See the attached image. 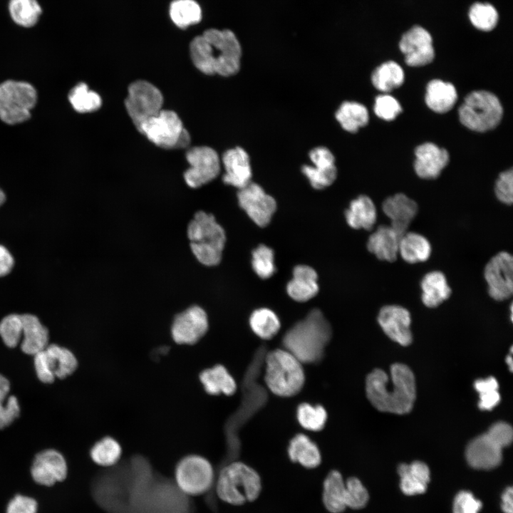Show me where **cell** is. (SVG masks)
<instances>
[{
  "label": "cell",
  "instance_id": "cell-1",
  "mask_svg": "<svg viewBox=\"0 0 513 513\" xmlns=\"http://www.w3.org/2000/svg\"><path fill=\"white\" fill-rule=\"evenodd\" d=\"M192 61L197 69L207 75H235L240 68L242 48L230 30L209 28L196 36L190 45Z\"/></svg>",
  "mask_w": 513,
  "mask_h": 513
},
{
  "label": "cell",
  "instance_id": "cell-2",
  "mask_svg": "<svg viewBox=\"0 0 513 513\" xmlns=\"http://www.w3.org/2000/svg\"><path fill=\"white\" fill-rule=\"evenodd\" d=\"M366 391L371 404L378 410L395 414L410 412L415 399V382L412 370L404 364L390 367V376L380 369L368 375Z\"/></svg>",
  "mask_w": 513,
  "mask_h": 513
},
{
  "label": "cell",
  "instance_id": "cell-3",
  "mask_svg": "<svg viewBox=\"0 0 513 513\" xmlns=\"http://www.w3.org/2000/svg\"><path fill=\"white\" fill-rule=\"evenodd\" d=\"M331 327L322 312L311 310L284 335L283 344L301 363L319 361L331 338Z\"/></svg>",
  "mask_w": 513,
  "mask_h": 513
},
{
  "label": "cell",
  "instance_id": "cell-4",
  "mask_svg": "<svg viewBox=\"0 0 513 513\" xmlns=\"http://www.w3.org/2000/svg\"><path fill=\"white\" fill-rule=\"evenodd\" d=\"M214 485L218 498L233 506L255 501L262 489L258 472L242 462H232L224 467Z\"/></svg>",
  "mask_w": 513,
  "mask_h": 513
},
{
  "label": "cell",
  "instance_id": "cell-5",
  "mask_svg": "<svg viewBox=\"0 0 513 513\" xmlns=\"http://www.w3.org/2000/svg\"><path fill=\"white\" fill-rule=\"evenodd\" d=\"M187 237L191 250L199 262L207 266L219 264L226 235L214 215L197 212L188 224Z\"/></svg>",
  "mask_w": 513,
  "mask_h": 513
},
{
  "label": "cell",
  "instance_id": "cell-6",
  "mask_svg": "<svg viewBox=\"0 0 513 513\" xmlns=\"http://www.w3.org/2000/svg\"><path fill=\"white\" fill-rule=\"evenodd\" d=\"M301 362L286 349L270 351L265 358L264 380L274 394L291 397L303 388L305 375Z\"/></svg>",
  "mask_w": 513,
  "mask_h": 513
},
{
  "label": "cell",
  "instance_id": "cell-7",
  "mask_svg": "<svg viewBox=\"0 0 513 513\" xmlns=\"http://www.w3.org/2000/svg\"><path fill=\"white\" fill-rule=\"evenodd\" d=\"M513 431L507 423L497 422L489 430L474 438L467 445L468 464L477 470H491L502 462V449L511 444Z\"/></svg>",
  "mask_w": 513,
  "mask_h": 513
},
{
  "label": "cell",
  "instance_id": "cell-8",
  "mask_svg": "<svg viewBox=\"0 0 513 513\" xmlns=\"http://www.w3.org/2000/svg\"><path fill=\"white\" fill-rule=\"evenodd\" d=\"M502 114V106L498 98L486 90L469 93L458 110L461 123L476 132H486L496 128Z\"/></svg>",
  "mask_w": 513,
  "mask_h": 513
},
{
  "label": "cell",
  "instance_id": "cell-9",
  "mask_svg": "<svg viewBox=\"0 0 513 513\" xmlns=\"http://www.w3.org/2000/svg\"><path fill=\"white\" fill-rule=\"evenodd\" d=\"M37 100V91L28 82L6 80L0 83V120L10 125L27 121Z\"/></svg>",
  "mask_w": 513,
  "mask_h": 513
},
{
  "label": "cell",
  "instance_id": "cell-10",
  "mask_svg": "<svg viewBox=\"0 0 513 513\" xmlns=\"http://www.w3.org/2000/svg\"><path fill=\"white\" fill-rule=\"evenodd\" d=\"M214 471L212 464L200 455L182 457L175 468L174 483L185 496L196 497L206 494L214 486Z\"/></svg>",
  "mask_w": 513,
  "mask_h": 513
},
{
  "label": "cell",
  "instance_id": "cell-11",
  "mask_svg": "<svg viewBox=\"0 0 513 513\" xmlns=\"http://www.w3.org/2000/svg\"><path fill=\"white\" fill-rule=\"evenodd\" d=\"M138 130L157 146L165 149L186 147L190 142L180 118L172 110L162 109Z\"/></svg>",
  "mask_w": 513,
  "mask_h": 513
},
{
  "label": "cell",
  "instance_id": "cell-12",
  "mask_svg": "<svg viewBox=\"0 0 513 513\" xmlns=\"http://www.w3.org/2000/svg\"><path fill=\"white\" fill-rule=\"evenodd\" d=\"M163 96L160 90L145 81H137L128 88L125 105L134 125L138 128L162 109Z\"/></svg>",
  "mask_w": 513,
  "mask_h": 513
},
{
  "label": "cell",
  "instance_id": "cell-13",
  "mask_svg": "<svg viewBox=\"0 0 513 513\" xmlns=\"http://www.w3.org/2000/svg\"><path fill=\"white\" fill-rule=\"evenodd\" d=\"M484 277L489 296L494 301H504L513 293V257L501 251L494 255L486 264Z\"/></svg>",
  "mask_w": 513,
  "mask_h": 513
},
{
  "label": "cell",
  "instance_id": "cell-14",
  "mask_svg": "<svg viewBox=\"0 0 513 513\" xmlns=\"http://www.w3.org/2000/svg\"><path fill=\"white\" fill-rule=\"evenodd\" d=\"M186 158L190 167L185 171L184 178L190 187H201L214 180L219 173V157L211 147H192L187 152Z\"/></svg>",
  "mask_w": 513,
  "mask_h": 513
},
{
  "label": "cell",
  "instance_id": "cell-15",
  "mask_svg": "<svg viewBox=\"0 0 513 513\" xmlns=\"http://www.w3.org/2000/svg\"><path fill=\"white\" fill-rule=\"evenodd\" d=\"M239 206L258 226L265 227L276 209L275 200L256 183L250 182L237 194Z\"/></svg>",
  "mask_w": 513,
  "mask_h": 513
},
{
  "label": "cell",
  "instance_id": "cell-16",
  "mask_svg": "<svg viewBox=\"0 0 513 513\" xmlns=\"http://www.w3.org/2000/svg\"><path fill=\"white\" fill-rule=\"evenodd\" d=\"M399 48L405 56V63L410 66L427 65L435 57L432 36L421 26H413L404 33L400 40Z\"/></svg>",
  "mask_w": 513,
  "mask_h": 513
},
{
  "label": "cell",
  "instance_id": "cell-17",
  "mask_svg": "<svg viewBox=\"0 0 513 513\" xmlns=\"http://www.w3.org/2000/svg\"><path fill=\"white\" fill-rule=\"evenodd\" d=\"M208 326L204 310L198 306H192L175 316L171 326V335L178 344L192 345L204 336Z\"/></svg>",
  "mask_w": 513,
  "mask_h": 513
},
{
  "label": "cell",
  "instance_id": "cell-18",
  "mask_svg": "<svg viewBox=\"0 0 513 513\" xmlns=\"http://www.w3.org/2000/svg\"><path fill=\"white\" fill-rule=\"evenodd\" d=\"M378 322L393 341L403 346L411 343V316L407 309L395 304L385 305L379 311Z\"/></svg>",
  "mask_w": 513,
  "mask_h": 513
},
{
  "label": "cell",
  "instance_id": "cell-19",
  "mask_svg": "<svg viewBox=\"0 0 513 513\" xmlns=\"http://www.w3.org/2000/svg\"><path fill=\"white\" fill-rule=\"evenodd\" d=\"M309 157L314 166L304 165L301 170L311 185L316 190L330 186L337 175L332 152L325 147H317L311 150Z\"/></svg>",
  "mask_w": 513,
  "mask_h": 513
},
{
  "label": "cell",
  "instance_id": "cell-20",
  "mask_svg": "<svg viewBox=\"0 0 513 513\" xmlns=\"http://www.w3.org/2000/svg\"><path fill=\"white\" fill-rule=\"evenodd\" d=\"M31 472L38 484L51 486L63 481L67 475V465L63 456L55 450H46L37 454Z\"/></svg>",
  "mask_w": 513,
  "mask_h": 513
},
{
  "label": "cell",
  "instance_id": "cell-21",
  "mask_svg": "<svg viewBox=\"0 0 513 513\" xmlns=\"http://www.w3.org/2000/svg\"><path fill=\"white\" fill-rule=\"evenodd\" d=\"M382 210L390 219L389 225L402 236L416 217L418 205L406 195L397 193L383 202Z\"/></svg>",
  "mask_w": 513,
  "mask_h": 513
},
{
  "label": "cell",
  "instance_id": "cell-22",
  "mask_svg": "<svg viewBox=\"0 0 513 513\" xmlns=\"http://www.w3.org/2000/svg\"><path fill=\"white\" fill-rule=\"evenodd\" d=\"M414 169L422 179L437 178L449 162L447 151L432 142L418 146L415 152Z\"/></svg>",
  "mask_w": 513,
  "mask_h": 513
},
{
  "label": "cell",
  "instance_id": "cell-23",
  "mask_svg": "<svg viewBox=\"0 0 513 513\" xmlns=\"http://www.w3.org/2000/svg\"><path fill=\"white\" fill-rule=\"evenodd\" d=\"M225 170L223 181L239 190L251 182L252 169L247 152L242 147H237L227 150L222 157Z\"/></svg>",
  "mask_w": 513,
  "mask_h": 513
},
{
  "label": "cell",
  "instance_id": "cell-24",
  "mask_svg": "<svg viewBox=\"0 0 513 513\" xmlns=\"http://www.w3.org/2000/svg\"><path fill=\"white\" fill-rule=\"evenodd\" d=\"M400 237L390 225H380L369 236L367 249L379 260L393 262L398 256Z\"/></svg>",
  "mask_w": 513,
  "mask_h": 513
},
{
  "label": "cell",
  "instance_id": "cell-25",
  "mask_svg": "<svg viewBox=\"0 0 513 513\" xmlns=\"http://www.w3.org/2000/svg\"><path fill=\"white\" fill-rule=\"evenodd\" d=\"M317 279V274L313 268L298 265L293 270V278L287 284V294L296 301H306L318 291Z\"/></svg>",
  "mask_w": 513,
  "mask_h": 513
},
{
  "label": "cell",
  "instance_id": "cell-26",
  "mask_svg": "<svg viewBox=\"0 0 513 513\" xmlns=\"http://www.w3.org/2000/svg\"><path fill=\"white\" fill-rule=\"evenodd\" d=\"M421 300L428 308H435L447 301L452 289L444 273L435 270L426 273L420 281Z\"/></svg>",
  "mask_w": 513,
  "mask_h": 513
},
{
  "label": "cell",
  "instance_id": "cell-27",
  "mask_svg": "<svg viewBox=\"0 0 513 513\" xmlns=\"http://www.w3.org/2000/svg\"><path fill=\"white\" fill-rule=\"evenodd\" d=\"M398 475L402 492L410 496L424 493L430 479L429 467L420 461H415L409 465L400 464L398 466Z\"/></svg>",
  "mask_w": 513,
  "mask_h": 513
},
{
  "label": "cell",
  "instance_id": "cell-28",
  "mask_svg": "<svg viewBox=\"0 0 513 513\" xmlns=\"http://www.w3.org/2000/svg\"><path fill=\"white\" fill-rule=\"evenodd\" d=\"M21 316L23 324L21 348L24 353L34 356L48 346V331L36 316L29 314Z\"/></svg>",
  "mask_w": 513,
  "mask_h": 513
},
{
  "label": "cell",
  "instance_id": "cell-29",
  "mask_svg": "<svg viewBox=\"0 0 513 513\" xmlns=\"http://www.w3.org/2000/svg\"><path fill=\"white\" fill-rule=\"evenodd\" d=\"M345 217L353 229L371 230L377 221L376 207L369 197L362 195L351 202Z\"/></svg>",
  "mask_w": 513,
  "mask_h": 513
},
{
  "label": "cell",
  "instance_id": "cell-30",
  "mask_svg": "<svg viewBox=\"0 0 513 513\" xmlns=\"http://www.w3.org/2000/svg\"><path fill=\"white\" fill-rule=\"evenodd\" d=\"M432 247L423 234L406 232L400 239L398 256L408 264H418L428 261L431 256Z\"/></svg>",
  "mask_w": 513,
  "mask_h": 513
},
{
  "label": "cell",
  "instance_id": "cell-31",
  "mask_svg": "<svg viewBox=\"0 0 513 513\" xmlns=\"http://www.w3.org/2000/svg\"><path fill=\"white\" fill-rule=\"evenodd\" d=\"M457 99V90L450 83L435 79L427 86L425 103L435 113H444L450 110Z\"/></svg>",
  "mask_w": 513,
  "mask_h": 513
},
{
  "label": "cell",
  "instance_id": "cell-32",
  "mask_svg": "<svg viewBox=\"0 0 513 513\" xmlns=\"http://www.w3.org/2000/svg\"><path fill=\"white\" fill-rule=\"evenodd\" d=\"M322 502L330 513H342L346 509L345 481L337 470H331L323 483Z\"/></svg>",
  "mask_w": 513,
  "mask_h": 513
},
{
  "label": "cell",
  "instance_id": "cell-33",
  "mask_svg": "<svg viewBox=\"0 0 513 513\" xmlns=\"http://www.w3.org/2000/svg\"><path fill=\"white\" fill-rule=\"evenodd\" d=\"M200 380L204 390L210 395H230L237 390L234 378L222 365H216L202 371Z\"/></svg>",
  "mask_w": 513,
  "mask_h": 513
},
{
  "label": "cell",
  "instance_id": "cell-34",
  "mask_svg": "<svg viewBox=\"0 0 513 513\" xmlns=\"http://www.w3.org/2000/svg\"><path fill=\"white\" fill-rule=\"evenodd\" d=\"M288 455L292 462L308 469L317 467L321 462L318 446L304 434H298L291 440Z\"/></svg>",
  "mask_w": 513,
  "mask_h": 513
},
{
  "label": "cell",
  "instance_id": "cell-35",
  "mask_svg": "<svg viewBox=\"0 0 513 513\" xmlns=\"http://www.w3.org/2000/svg\"><path fill=\"white\" fill-rule=\"evenodd\" d=\"M45 352L55 378L63 379L76 370L78 361L74 354L68 349L56 344H48Z\"/></svg>",
  "mask_w": 513,
  "mask_h": 513
},
{
  "label": "cell",
  "instance_id": "cell-36",
  "mask_svg": "<svg viewBox=\"0 0 513 513\" xmlns=\"http://www.w3.org/2000/svg\"><path fill=\"white\" fill-rule=\"evenodd\" d=\"M336 118L341 127L350 133H356L366 125L369 119L367 108L353 101L343 102L336 111Z\"/></svg>",
  "mask_w": 513,
  "mask_h": 513
},
{
  "label": "cell",
  "instance_id": "cell-37",
  "mask_svg": "<svg viewBox=\"0 0 513 513\" xmlns=\"http://www.w3.org/2000/svg\"><path fill=\"white\" fill-rule=\"evenodd\" d=\"M404 72L395 61H387L377 67L372 73L373 85L378 90L389 92L400 87L404 81Z\"/></svg>",
  "mask_w": 513,
  "mask_h": 513
},
{
  "label": "cell",
  "instance_id": "cell-38",
  "mask_svg": "<svg viewBox=\"0 0 513 513\" xmlns=\"http://www.w3.org/2000/svg\"><path fill=\"white\" fill-rule=\"evenodd\" d=\"M173 23L181 28L197 24L202 19V10L195 0H175L170 6Z\"/></svg>",
  "mask_w": 513,
  "mask_h": 513
},
{
  "label": "cell",
  "instance_id": "cell-39",
  "mask_svg": "<svg viewBox=\"0 0 513 513\" xmlns=\"http://www.w3.org/2000/svg\"><path fill=\"white\" fill-rule=\"evenodd\" d=\"M68 99L73 108L80 113H92L102 104L100 96L88 88L85 83L76 85L68 93Z\"/></svg>",
  "mask_w": 513,
  "mask_h": 513
},
{
  "label": "cell",
  "instance_id": "cell-40",
  "mask_svg": "<svg viewBox=\"0 0 513 513\" xmlns=\"http://www.w3.org/2000/svg\"><path fill=\"white\" fill-rule=\"evenodd\" d=\"M122 448L113 437H105L98 441L90 450L92 460L99 466L110 467L120 460Z\"/></svg>",
  "mask_w": 513,
  "mask_h": 513
},
{
  "label": "cell",
  "instance_id": "cell-41",
  "mask_svg": "<svg viewBox=\"0 0 513 513\" xmlns=\"http://www.w3.org/2000/svg\"><path fill=\"white\" fill-rule=\"evenodd\" d=\"M9 11L16 24L26 28L34 26L42 12L36 0H10Z\"/></svg>",
  "mask_w": 513,
  "mask_h": 513
},
{
  "label": "cell",
  "instance_id": "cell-42",
  "mask_svg": "<svg viewBox=\"0 0 513 513\" xmlns=\"http://www.w3.org/2000/svg\"><path fill=\"white\" fill-rule=\"evenodd\" d=\"M254 333L262 339L274 337L280 328V321L276 314L266 308L255 310L249 318Z\"/></svg>",
  "mask_w": 513,
  "mask_h": 513
},
{
  "label": "cell",
  "instance_id": "cell-43",
  "mask_svg": "<svg viewBox=\"0 0 513 513\" xmlns=\"http://www.w3.org/2000/svg\"><path fill=\"white\" fill-rule=\"evenodd\" d=\"M468 16L472 26L482 31L493 30L499 19L496 8L491 4L482 2H476L470 6Z\"/></svg>",
  "mask_w": 513,
  "mask_h": 513
},
{
  "label": "cell",
  "instance_id": "cell-44",
  "mask_svg": "<svg viewBox=\"0 0 513 513\" xmlns=\"http://www.w3.org/2000/svg\"><path fill=\"white\" fill-rule=\"evenodd\" d=\"M10 391L9 380L0 374V429L11 424L20 413L17 398L8 394Z\"/></svg>",
  "mask_w": 513,
  "mask_h": 513
},
{
  "label": "cell",
  "instance_id": "cell-45",
  "mask_svg": "<svg viewBox=\"0 0 513 513\" xmlns=\"http://www.w3.org/2000/svg\"><path fill=\"white\" fill-rule=\"evenodd\" d=\"M327 419L325 408L320 405L301 403L297 408V420L305 429L318 431L323 428Z\"/></svg>",
  "mask_w": 513,
  "mask_h": 513
},
{
  "label": "cell",
  "instance_id": "cell-46",
  "mask_svg": "<svg viewBox=\"0 0 513 513\" xmlns=\"http://www.w3.org/2000/svg\"><path fill=\"white\" fill-rule=\"evenodd\" d=\"M252 265L260 278H269L276 269L274 251L264 244L259 245L252 252Z\"/></svg>",
  "mask_w": 513,
  "mask_h": 513
},
{
  "label": "cell",
  "instance_id": "cell-47",
  "mask_svg": "<svg viewBox=\"0 0 513 513\" xmlns=\"http://www.w3.org/2000/svg\"><path fill=\"white\" fill-rule=\"evenodd\" d=\"M23 331L21 316L16 314L5 316L0 321V336L9 348H14L19 343Z\"/></svg>",
  "mask_w": 513,
  "mask_h": 513
},
{
  "label": "cell",
  "instance_id": "cell-48",
  "mask_svg": "<svg viewBox=\"0 0 513 513\" xmlns=\"http://www.w3.org/2000/svg\"><path fill=\"white\" fill-rule=\"evenodd\" d=\"M346 508L360 509L366 507L369 499L368 490L361 481L351 477L345 481Z\"/></svg>",
  "mask_w": 513,
  "mask_h": 513
},
{
  "label": "cell",
  "instance_id": "cell-49",
  "mask_svg": "<svg viewBox=\"0 0 513 513\" xmlns=\"http://www.w3.org/2000/svg\"><path fill=\"white\" fill-rule=\"evenodd\" d=\"M402 111L399 102L393 96L384 94L378 95L375 100L374 112L385 120H394Z\"/></svg>",
  "mask_w": 513,
  "mask_h": 513
},
{
  "label": "cell",
  "instance_id": "cell-50",
  "mask_svg": "<svg viewBox=\"0 0 513 513\" xmlns=\"http://www.w3.org/2000/svg\"><path fill=\"white\" fill-rule=\"evenodd\" d=\"M495 195L499 201L507 205L513 202V173L509 169L502 172L495 183Z\"/></svg>",
  "mask_w": 513,
  "mask_h": 513
},
{
  "label": "cell",
  "instance_id": "cell-51",
  "mask_svg": "<svg viewBox=\"0 0 513 513\" xmlns=\"http://www.w3.org/2000/svg\"><path fill=\"white\" fill-rule=\"evenodd\" d=\"M482 502L469 491L459 492L455 497L452 506L453 513H479Z\"/></svg>",
  "mask_w": 513,
  "mask_h": 513
},
{
  "label": "cell",
  "instance_id": "cell-52",
  "mask_svg": "<svg viewBox=\"0 0 513 513\" xmlns=\"http://www.w3.org/2000/svg\"><path fill=\"white\" fill-rule=\"evenodd\" d=\"M37 503L28 497L15 496L8 504L6 513H36Z\"/></svg>",
  "mask_w": 513,
  "mask_h": 513
},
{
  "label": "cell",
  "instance_id": "cell-53",
  "mask_svg": "<svg viewBox=\"0 0 513 513\" xmlns=\"http://www.w3.org/2000/svg\"><path fill=\"white\" fill-rule=\"evenodd\" d=\"M34 367L38 378L44 383H52L55 376L52 373L45 349L34 356Z\"/></svg>",
  "mask_w": 513,
  "mask_h": 513
},
{
  "label": "cell",
  "instance_id": "cell-54",
  "mask_svg": "<svg viewBox=\"0 0 513 513\" xmlns=\"http://www.w3.org/2000/svg\"><path fill=\"white\" fill-rule=\"evenodd\" d=\"M480 402L478 404L481 410H490L500 401L498 390H493L479 393Z\"/></svg>",
  "mask_w": 513,
  "mask_h": 513
},
{
  "label": "cell",
  "instance_id": "cell-55",
  "mask_svg": "<svg viewBox=\"0 0 513 513\" xmlns=\"http://www.w3.org/2000/svg\"><path fill=\"white\" fill-rule=\"evenodd\" d=\"M14 263L11 253L5 247L0 245V277L6 276L11 271Z\"/></svg>",
  "mask_w": 513,
  "mask_h": 513
},
{
  "label": "cell",
  "instance_id": "cell-56",
  "mask_svg": "<svg viewBox=\"0 0 513 513\" xmlns=\"http://www.w3.org/2000/svg\"><path fill=\"white\" fill-rule=\"evenodd\" d=\"M474 387L478 393H481L489 390H498L499 385L494 377H489L484 379L477 380L474 383Z\"/></svg>",
  "mask_w": 513,
  "mask_h": 513
},
{
  "label": "cell",
  "instance_id": "cell-57",
  "mask_svg": "<svg viewBox=\"0 0 513 513\" xmlns=\"http://www.w3.org/2000/svg\"><path fill=\"white\" fill-rule=\"evenodd\" d=\"M512 488L507 487L502 495V509L504 513H512Z\"/></svg>",
  "mask_w": 513,
  "mask_h": 513
},
{
  "label": "cell",
  "instance_id": "cell-58",
  "mask_svg": "<svg viewBox=\"0 0 513 513\" xmlns=\"http://www.w3.org/2000/svg\"><path fill=\"white\" fill-rule=\"evenodd\" d=\"M512 354V348H510V354L508 355L506 358V362L509 368L510 371H512V367H513Z\"/></svg>",
  "mask_w": 513,
  "mask_h": 513
},
{
  "label": "cell",
  "instance_id": "cell-59",
  "mask_svg": "<svg viewBox=\"0 0 513 513\" xmlns=\"http://www.w3.org/2000/svg\"><path fill=\"white\" fill-rule=\"evenodd\" d=\"M6 195L4 192L0 189V206L5 202Z\"/></svg>",
  "mask_w": 513,
  "mask_h": 513
}]
</instances>
